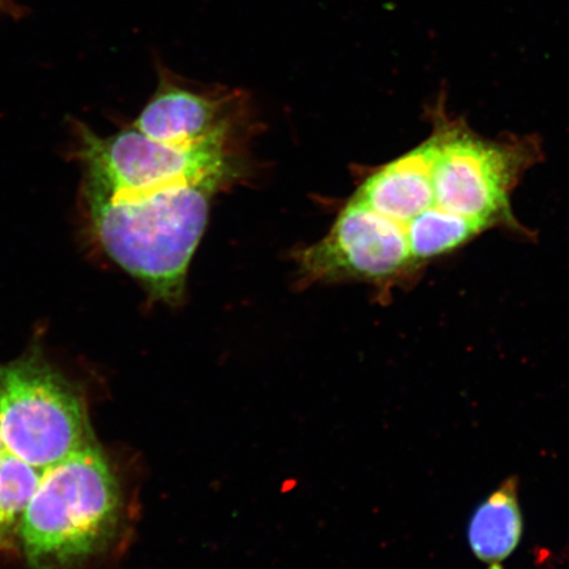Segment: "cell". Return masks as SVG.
Instances as JSON below:
<instances>
[{
    "label": "cell",
    "mask_w": 569,
    "mask_h": 569,
    "mask_svg": "<svg viewBox=\"0 0 569 569\" xmlns=\"http://www.w3.org/2000/svg\"><path fill=\"white\" fill-rule=\"evenodd\" d=\"M220 184L206 181L111 193L84 183L83 198L92 233L107 256L144 284L149 296L177 305Z\"/></svg>",
    "instance_id": "obj_1"
},
{
    "label": "cell",
    "mask_w": 569,
    "mask_h": 569,
    "mask_svg": "<svg viewBox=\"0 0 569 569\" xmlns=\"http://www.w3.org/2000/svg\"><path fill=\"white\" fill-rule=\"evenodd\" d=\"M126 517L123 482L92 443L42 471L21 528V553L31 569H76L110 549Z\"/></svg>",
    "instance_id": "obj_2"
},
{
    "label": "cell",
    "mask_w": 569,
    "mask_h": 569,
    "mask_svg": "<svg viewBox=\"0 0 569 569\" xmlns=\"http://www.w3.org/2000/svg\"><path fill=\"white\" fill-rule=\"evenodd\" d=\"M0 432L6 451L42 471L96 443L83 391L38 343L0 362Z\"/></svg>",
    "instance_id": "obj_3"
},
{
    "label": "cell",
    "mask_w": 569,
    "mask_h": 569,
    "mask_svg": "<svg viewBox=\"0 0 569 569\" xmlns=\"http://www.w3.org/2000/svg\"><path fill=\"white\" fill-rule=\"evenodd\" d=\"M78 137L87 169L84 183L111 193H137L180 183H223L232 170L226 138L168 144L146 137L133 126L109 138L80 126Z\"/></svg>",
    "instance_id": "obj_4"
},
{
    "label": "cell",
    "mask_w": 569,
    "mask_h": 569,
    "mask_svg": "<svg viewBox=\"0 0 569 569\" xmlns=\"http://www.w3.org/2000/svg\"><path fill=\"white\" fill-rule=\"evenodd\" d=\"M432 183L438 208L492 224L509 217V194L537 154L526 141H492L440 113Z\"/></svg>",
    "instance_id": "obj_5"
},
{
    "label": "cell",
    "mask_w": 569,
    "mask_h": 569,
    "mask_svg": "<svg viewBox=\"0 0 569 569\" xmlns=\"http://www.w3.org/2000/svg\"><path fill=\"white\" fill-rule=\"evenodd\" d=\"M407 227L351 199L326 237L302 252L310 282L381 280L411 264Z\"/></svg>",
    "instance_id": "obj_6"
},
{
    "label": "cell",
    "mask_w": 569,
    "mask_h": 569,
    "mask_svg": "<svg viewBox=\"0 0 569 569\" xmlns=\"http://www.w3.org/2000/svg\"><path fill=\"white\" fill-rule=\"evenodd\" d=\"M159 78L158 90L132 124L148 138L168 144L229 138L232 124L244 117L241 91L190 84L161 66Z\"/></svg>",
    "instance_id": "obj_7"
},
{
    "label": "cell",
    "mask_w": 569,
    "mask_h": 569,
    "mask_svg": "<svg viewBox=\"0 0 569 569\" xmlns=\"http://www.w3.org/2000/svg\"><path fill=\"white\" fill-rule=\"evenodd\" d=\"M439 134L388 163L361 184L356 201L393 222L407 227L412 219L436 204L432 168Z\"/></svg>",
    "instance_id": "obj_8"
},
{
    "label": "cell",
    "mask_w": 569,
    "mask_h": 569,
    "mask_svg": "<svg viewBox=\"0 0 569 569\" xmlns=\"http://www.w3.org/2000/svg\"><path fill=\"white\" fill-rule=\"evenodd\" d=\"M523 530L518 481L510 478L483 501L469 522L468 540L475 557L488 569H502Z\"/></svg>",
    "instance_id": "obj_9"
},
{
    "label": "cell",
    "mask_w": 569,
    "mask_h": 569,
    "mask_svg": "<svg viewBox=\"0 0 569 569\" xmlns=\"http://www.w3.org/2000/svg\"><path fill=\"white\" fill-rule=\"evenodd\" d=\"M41 476L42 469L16 455L0 453V559L21 552V528Z\"/></svg>",
    "instance_id": "obj_10"
},
{
    "label": "cell",
    "mask_w": 569,
    "mask_h": 569,
    "mask_svg": "<svg viewBox=\"0 0 569 569\" xmlns=\"http://www.w3.org/2000/svg\"><path fill=\"white\" fill-rule=\"evenodd\" d=\"M488 227L489 223L482 220L462 217L433 204L407 226L412 261L451 252Z\"/></svg>",
    "instance_id": "obj_11"
},
{
    "label": "cell",
    "mask_w": 569,
    "mask_h": 569,
    "mask_svg": "<svg viewBox=\"0 0 569 569\" xmlns=\"http://www.w3.org/2000/svg\"><path fill=\"white\" fill-rule=\"evenodd\" d=\"M3 451H4V446H3L2 432H0V453H2Z\"/></svg>",
    "instance_id": "obj_12"
}]
</instances>
